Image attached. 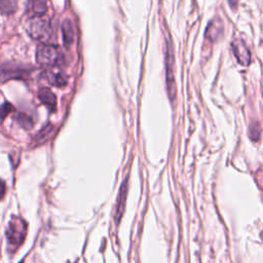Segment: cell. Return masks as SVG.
<instances>
[{
	"instance_id": "cell-1",
	"label": "cell",
	"mask_w": 263,
	"mask_h": 263,
	"mask_svg": "<svg viewBox=\"0 0 263 263\" xmlns=\"http://www.w3.org/2000/svg\"><path fill=\"white\" fill-rule=\"evenodd\" d=\"M36 61L43 67H59L64 62V54L58 46L44 43L39 45L37 48Z\"/></svg>"
},
{
	"instance_id": "cell-13",
	"label": "cell",
	"mask_w": 263,
	"mask_h": 263,
	"mask_svg": "<svg viewBox=\"0 0 263 263\" xmlns=\"http://www.w3.org/2000/svg\"><path fill=\"white\" fill-rule=\"evenodd\" d=\"M17 9V0H0V12L11 14Z\"/></svg>"
},
{
	"instance_id": "cell-15",
	"label": "cell",
	"mask_w": 263,
	"mask_h": 263,
	"mask_svg": "<svg viewBox=\"0 0 263 263\" xmlns=\"http://www.w3.org/2000/svg\"><path fill=\"white\" fill-rule=\"evenodd\" d=\"M51 129H52V128H51L50 126H47V127L44 128L42 132H40V133L37 135V137H36L37 143L40 144V143L46 141V140L48 139V137L50 136V134H51Z\"/></svg>"
},
{
	"instance_id": "cell-21",
	"label": "cell",
	"mask_w": 263,
	"mask_h": 263,
	"mask_svg": "<svg viewBox=\"0 0 263 263\" xmlns=\"http://www.w3.org/2000/svg\"><path fill=\"white\" fill-rule=\"evenodd\" d=\"M262 238H263V232H262Z\"/></svg>"
},
{
	"instance_id": "cell-12",
	"label": "cell",
	"mask_w": 263,
	"mask_h": 263,
	"mask_svg": "<svg viewBox=\"0 0 263 263\" xmlns=\"http://www.w3.org/2000/svg\"><path fill=\"white\" fill-rule=\"evenodd\" d=\"M62 33H63V40L66 46H70L74 41V27L71 20L67 18L64 21L62 25Z\"/></svg>"
},
{
	"instance_id": "cell-3",
	"label": "cell",
	"mask_w": 263,
	"mask_h": 263,
	"mask_svg": "<svg viewBox=\"0 0 263 263\" xmlns=\"http://www.w3.org/2000/svg\"><path fill=\"white\" fill-rule=\"evenodd\" d=\"M165 82H166V89L167 96L171 102H174L177 95L176 88V81L174 75V53H173V46L171 40L165 41Z\"/></svg>"
},
{
	"instance_id": "cell-9",
	"label": "cell",
	"mask_w": 263,
	"mask_h": 263,
	"mask_svg": "<svg viewBox=\"0 0 263 263\" xmlns=\"http://www.w3.org/2000/svg\"><path fill=\"white\" fill-rule=\"evenodd\" d=\"M222 32H223V22L221 21L220 17H215L209 23V26L205 30V37L212 42H215L219 38V36L222 34Z\"/></svg>"
},
{
	"instance_id": "cell-7",
	"label": "cell",
	"mask_w": 263,
	"mask_h": 263,
	"mask_svg": "<svg viewBox=\"0 0 263 263\" xmlns=\"http://www.w3.org/2000/svg\"><path fill=\"white\" fill-rule=\"evenodd\" d=\"M127 182H128V178H125L120 186V189H119L117 202H116V206H115V214H114V220H115L116 224H118L120 222L121 217L124 213L125 201H126V196H127Z\"/></svg>"
},
{
	"instance_id": "cell-19",
	"label": "cell",
	"mask_w": 263,
	"mask_h": 263,
	"mask_svg": "<svg viewBox=\"0 0 263 263\" xmlns=\"http://www.w3.org/2000/svg\"><path fill=\"white\" fill-rule=\"evenodd\" d=\"M5 192H6V186H5V183L0 179V200L4 197Z\"/></svg>"
},
{
	"instance_id": "cell-10",
	"label": "cell",
	"mask_w": 263,
	"mask_h": 263,
	"mask_svg": "<svg viewBox=\"0 0 263 263\" xmlns=\"http://www.w3.org/2000/svg\"><path fill=\"white\" fill-rule=\"evenodd\" d=\"M38 98L40 102L46 106V108L53 112L57 108V97L47 87H42L38 92Z\"/></svg>"
},
{
	"instance_id": "cell-20",
	"label": "cell",
	"mask_w": 263,
	"mask_h": 263,
	"mask_svg": "<svg viewBox=\"0 0 263 263\" xmlns=\"http://www.w3.org/2000/svg\"><path fill=\"white\" fill-rule=\"evenodd\" d=\"M228 3H229V5H230L232 8H235V7L237 6L238 0H228Z\"/></svg>"
},
{
	"instance_id": "cell-5",
	"label": "cell",
	"mask_w": 263,
	"mask_h": 263,
	"mask_svg": "<svg viewBox=\"0 0 263 263\" xmlns=\"http://www.w3.org/2000/svg\"><path fill=\"white\" fill-rule=\"evenodd\" d=\"M28 74H29V70H27V68L16 64L6 63L0 67L1 82H4L9 79H14V78H24Z\"/></svg>"
},
{
	"instance_id": "cell-17",
	"label": "cell",
	"mask_w": 263,
	"mask_h": 263,
	"mask_svg": "<svg viewBox=\"0 0 263 263\" xmlns=\"http://www.w3.org/2000/svg\"><path fill=\"white\" fill-rule=\"evenodd\" d=\"M10 110H11V106L8 103H5L2 106H0V119L5 117Z\"/></svg>"
},
{
	"instance_id": "cell-2",
	"label": "cell",
	"mask_w": 263,
	"mask_h": 263,
	"mask_svg": "<svg viewBox=\"0 0 263 263\" xmlns=\"http://www.w3.org/2000/svg\"><path fill=\"white\" fill-rule=\"evenodd\" d=\"M26 234H27V223L25 222L24 219L13 216L9 220L7 230H6L7 241L9 242L10 246L17 248L24 242L26 238Z\"/></svg>"
},
{
	"instance_id": "cell-8",
	"label": "cell",
	"mask_w": 263,
	"mask_h": 263,
	"mask_svg": "<svg viewBox=\"0 0 263 263\" xmlns=\"http://www.w3.org/2000/svg\"><path fill=\"white\" fill-rule=\"evenodd\" d=\"M47 11L46 0H27V14L29 17L42 16Z\"/></svg>"
},
{
	"instance_id": "cell-16",
	"label": "cell",
	"mask_w": 263,
	"mask_h": 263,
	"mask_svg": "<svg viewBox=\"0 0 263 263\" xmlns=\"http://www.w3.org/2000/svg\"><path fill=\"white\" fill-rule=\"evenodd\" d=\"M17 119H18L20 124H21L22 126L26 127V128H30V127L33 125V121H32V119H31L30 117H28V116L24 115V114H22Z\"/></svg>"
},
{
	"instance_id": "cell-4",
	"label": "cell",
	"mask_w": 263,
	"mask_h": 263,
	"mask_svg": "<svg viewBox=\"0 0 263 263\" xmlns=\"http://www.w3.org/2000/svg\"><path fill=\"white\" fill-rule=\"evenodd\" d=\"M27 31L34 39H48L52 32L50 21L43 15L31 17L27 24Z\"/></svg>"
},
{
	"instance_id": "cell-18",
	"label": "cell",
	"mask_w": 263,
	"mask_h": 263,
	"mask_svg": "<svg viewBox=\"0 0 263 263\" xmlns=\"http://www.w3.org/2000/svg\"><path fill=\"white\" fill-rule=\"evenodd\" d=\"M256 178L259 179L258 183H259V185H260V187H261V189H262V191H263V167L260 168V170H258V174H257Z\"/></svg>"
},
{
	"instance_id": "cell-6",
	"label": "cell",
	"mask_w": 263,
	"mask_h": 263,
	"mask_svg": "<svg viewBox=\"0 0 263 263\" xmlns=\"http://www.w3.org/2000/svg\"><path fill=\"white\" fill-rule=\"evenodd\" d=\"M232 51L237 62L242 66H248L251 62V52L242 40L236 39L231 43Z\"/></svg>"
},
{
	"instance_id": "cell-11",
	"label": "cell",
	"mask_w": 263,
	"mask_h": 263,
	"mask_svg": "<svg viewBox=\"0 0 263 263\" xmlns=\"http://www.w3.org/2000/svg\"><path fill=\"white\" fill-rule=\"evenodd\" d=\"M44 77L48 80V82L52 85L62 87L67 84V76L59 70H53V67L51 69H48L44 72Z\"/></svg>"
},
{
	"instance_id": "cell-14",
	"label": "cell",
	"mask_w": 263,
	"mask_h": 263,
	"mask_svg": "<svg viewBox=\"0 0 263 263\" xmlns=\"http://www.w3.org/2000/svg\"><path fill=\"white\" fill-rule=\"evenodd\" d=\"M250 138L254 142H257L260 139V125L258 122H253L250 125Z\"/></svg>"
}]
</instances>
